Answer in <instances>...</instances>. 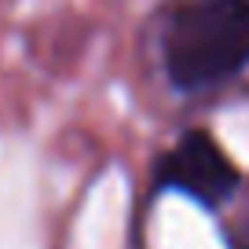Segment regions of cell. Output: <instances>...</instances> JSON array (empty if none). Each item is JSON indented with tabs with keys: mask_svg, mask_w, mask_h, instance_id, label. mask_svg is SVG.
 <instances>
[{
	"mask_svg": "<svg viewBox=\"0 0 249 249\" xmlns=\"http://www.w3.org/2000/svg\"><path fill=\"white\" fill-rule=\"evenodd\" d=\"M165 81L202 95L249 70V0H176L158 33Z\"/></svg>",
	"mask_w": 249,
	"mask_h": 249,
	"instance_id": "cell-1",
	"label": "cell"
},
{
	"mask_svg": "<svg viewBox=\"0 0 249 249\" xmlns=\"http://www.w3.org/2000/svg\"><path fill=\"white\" fill-rule=\"evenodd\" d=\"M224 246L227 249H249V216H238L224 227Z\"/></svg>",
	"mask_w": 249,
	"mask_h": 249,
	"instance_id": "cell-3",
	"label": "cell"
},
{
	"mask_svg": "<svg viewBox=\"0 0 249 249\" xmlns=\"http://www.w3.org/2000/svg\"><path fill=\"white\" fill-rule=\"evenodd\" d=\"M150 191L179 195L205 213H224L242 191V169L209 128H183L150 165Z\"/></svg>",
	"mask_w": 249,
	"mask_h": 249,
	"instance_id": "cell-2",
	"label": "cell"
}]
</instances>
